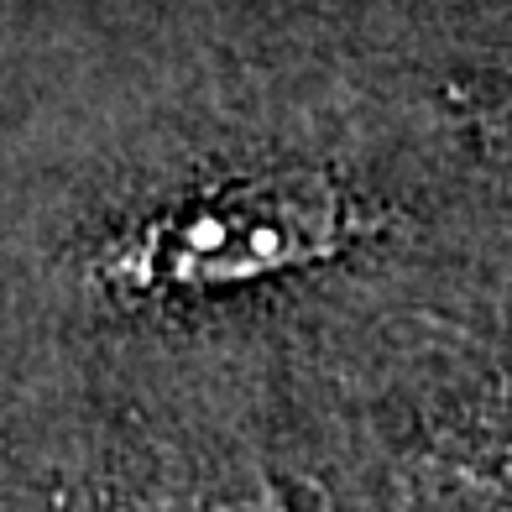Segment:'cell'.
<instances>
[{"label":"cell","instance_id":"6da1fadb","mask_svg":"<svg viewBox=\"0 0 512 512\" xmlns=\"http://www.w3.org/2000/svg\"><path fill=\"white\" fill-rule=\"evenodd\" d=\"M345 241V199L319 173H262L189 199L152 220L110 256V277L131 293L236 288L293 267H314Z\"/></svg>","mask_w":512,"mask_h":512}]
</instances>
